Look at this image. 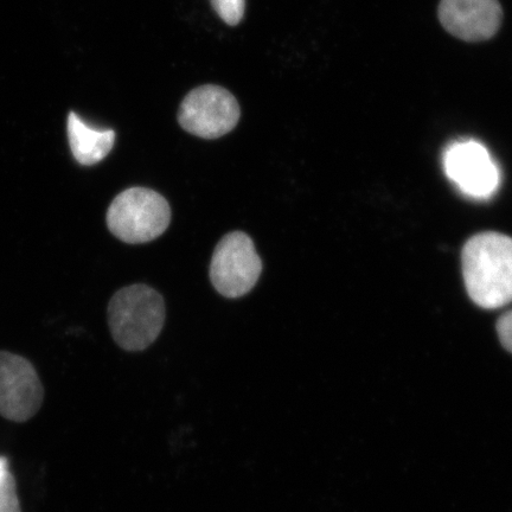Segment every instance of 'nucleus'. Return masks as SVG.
<instances>
[{
    "label": "nucleus",
    "instance_id": "13",
    "mask_svg": "<svg viewBox=\"0 0 512 512\" xmlns=\"http://www.w3.org/2000/svg\"><path fill=\"white\" fill-rule=\"evenodd\" d=\"M9 470V462L8 459L4 457H0V483L3 482V479L8 475Z\"/></svg>",
    "mask_w": 512,
    "mask_h": 512
},
{
    "label": "nucleus",
    "instance_id": "9",
    "mask_svg": "<svg viewBox=\"0 0 512 512\" xmlns=\"http://www.w3.org/2000/svg\"><path fill=\"white\" fill-rule=\"evenodd\" d=\"M70 150L76 162L92 166L104 160L113 149L115 132L98 130L82 121L78 114L72 112L67 124Z\"/></svg>",
    "mask_w": 512,
    "mask_h": 512
},
{
    "label": "nucleus",
    "instance_id": "3",
    "mask_svg": "<svg viewBox=\"0 0 512 512\" xmlns=\"http://www.w3.org/2000/svg\"><path fill=\"white\" fill-rule=\"evenodd\" d=\"M106 221L115 238L138 245L156 240L168 229L171 209L158 192L131 188L114 198Z\"/></svg>",
    "mask_w": 512,
    "mask_h": 512
},
{
    "label": "nucleus",
    "instance_id": "7",
    "mask_svg": "<svg viewBox=\"0 0 512 512\" xmlns=\"http://www.w3.org/2000/svg\"><path fill=\"white\" fill-rule=\"evenodd\" d=\"M445 174L464 195L485 200L501 184V172L486 147L475 140L452 144L444 155Z\"/></svg>",
    "mask_w": 512,
    "mask_h": 512
},
{
    "label": "nucleus",
    "instance_id": "1",
    "mask_svg": "<svg viewBox=\"0 0 512 512\" xmlns=\"http://www.w3.org/2000/svg\"><path fill=\"white\" fill-rule=\"evenodd\" d=\"M463 274L469 296L484 309H498L512 302V239L482 233L463 249Z\"/></svg>",
    "mask_w": 512,
    "mask_h": 512
},
{
    "label": "nucleus",
    "instance_id": "6",
    "mask_svg": "<svg viewBox=\"0 0 512 512\" xmlns=\"http://www.w3.org/2000/svg\"><path fill=\"white\" fill-rule=\"evenodd\" d=\"M44 389L31 362L22 356L0 351V415L25 422L42 406Z\"/></svg>",
    "mask_w": 512,
    "mask_h": 512
},
{
    "label": "nucleus",
    "instance_id": "2",
    "mask_svg": "<svg viewBox=\"0 0 512 512\" xmlns=\"http://www.w3.org/2000/svg\"><path fill=\"white\" fill-rule=\"evenodd\" d=\"M164 322V299L146 285L123 288L108 305V323L114 341L127 351L149 348L162 332Z\"/></svg>",
    "mask_w": 512,
    "mask_h": 512
},
{
    "label": "nucleus",
    "instance_id": "10",
    "mask_svg": "<svg viewBox=\"0 0 512 512\" xmlns=\"http://www.w3.org/2000/svg\"><path fill=\"white\" fill-rule=\"evenodd\" d=\"M211 6L222 21L236 27L245 16L246 0H210Z\"/></svg>",
    "mask_w": 512,
    "mask_h": 512
},
{
    "label": "nucleus",
    "instance_id": "12",
    "mask_svg": "<svg viewBox=\"0 0 512 512\" xmlns=\"http://www.w3.org/2000/svg\"><path fill=\"white\" fill-rule=\"evenodd\" d=\"M497 332L503 347L512 354V311L498 319Z\"/></svg>",
    "mask_w": 512,
    "mask_h": 512
},
{
    "label": "nucleus",
    "instance_id": "4",
    "mask_svg": "<svg viewBox=\"0 0 512 512\" xmlns=\"http://www.w3.org/2000/svg\"><path fill=\"white\" fill-rule=\"evenodd\" d=\"M238 100L226 88L204 85L192 89L178 110V123L184 131L203 139H217L238 125Z\"/></svg>",
    "mask_w": 512,
    "mask_h": 512
},
{
    "label": "nucleus",
    "instance_id": "5",
    "mask_svg": "<svg viewBox=\"0 0 512 512\" xmlns=\"http://www.w3.org/2000/svg\"><path fill=\"white\" fill-rule=\"evenodd\" d=\"M262 272V261L254 242L242 232L230 233L216 246L210 264V280L226 298L251 292Z\"/></svg>",
    "mask_w": 512,
    "mask_h": 512
},
{
    "label": "nucleus",
    "instance_id": "11",
    "mask_svg": "<svg viewBox=\"0 0 512 512\" xmlns=\"http://www.w3.org/2000/svg\"><path fill=\"white\" fill-rule=\"evenodd\" d=\"M0 512H21L17 496L16 479L11 472L0 483Z\"/></svg>",
    "mask_w": 512,
    "mask_h": 512
},
{
    "label": "nucleus",
    "instance_id": "8",
    "mask_svg": "<svg viewBox=\"0 0 512 512\" xmlns=\"http://www.w3.org/2000/svg\"><path fill=\"white\" fill-rule=\"evenodd\" d=\"M440 24L453 37L467 43L491 40L503 24L499 0H440Z\"/></svg>",
    "mask_w": 512,
    "mask_h": 512
}]
</instances>
